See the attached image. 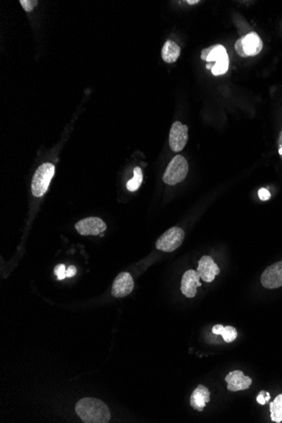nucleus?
Segmentation results:
<instances>
[{
	"label": "nucleus",
	"instance_id": "1",
	"mask_svg": "<svg viewBox=\"0 0 282 423\" xmlns=\"http://www.w3.org/2000/svg\"><path fill=\"white\" fill-rule=\"evenodd\" d=\"M76 412L85 423H107L110 420L109 407L95 398H84L76 403Z\"/></svg>",
	"mask_w": 282,
	"mask_h": 423
},
{
	"label": "nucleus",
	"instance_id": "2",
	"mask_svg": "<svg viewBox=\"0 0 282 423\" xmlns=\"http://www.w3.org/2000/svg\"><path fill=\"white\" fill-rule=\"evenodd\" d=\"M55 165L47 163L41 165L36 171L31 182V192L35 197L44 196L55 175Z\"/></svg>",
	"mask_w": 282,
	"mask_h": 423
},
{
	"label": "nucleus",
	"instance_id": "3",
	"mask_svg": "<svg viewBox=\"0 0 282 423\" xmlns=\"http://www.w3.org/2000/svg\"><path fill=\"white\" fill-rule=\"evenodd\" d=\"M188 172V165L185 158L181 155H176L167 166L163 182L168 185H175L184 181Z\"/></svg>",
	"mask_w": 282,
	"mask_h": 423
},
{
	"label": "nucleus",
	"instance_id": "4",
	"mask_svg": "<svg viewBox=\"0 0 282 423\" xmlns=\"http://www.w3.org/2000/svg\"><path fill=\"white\" fill-rule=\"evenodd\" d=\"M263 42L256 32H250L236 42V52L242 58L256 56L263 49Z\"/></svg>",
	"mask_w": 282,
	"mask_h": 423
},
{
	"label": "nucleus",
	"instance_id": "5",
	"mask_svg": "<svg viewBox=\"0 0 282 423\" xmlns=\"http://www.w3.org/2000/svg\"><path fill=\"white\" fill-rule=\"evenodd\" d=\"M184 232L182 228L174 226L163 233L155 242V248L160 251L170 253L176 250L184 242Z\"/></svg>",
	"mask_w": 282,
	"mask_h": 423
},
{
	"label": "nucleus",
	"instance_id": "6",
	"mask_svg": "<svg viewBox=\"0 0 282 423\" xmlns=\"http://www.w3.org/2000/svg\"><path fill=\"white\" fill-rule=\"evenodd\" d=\"M261 283L267 289L282 287V261L273 263L265 270L261 275Z\"/></svg>",
	"mask_w": 282,
	"mask_h": 423
},
{
	"label": "nucleus",
	"instance_id": "7",
	"mask_svg": "<svg viewBox=\"0 0 282 423\" xmlns=\"http://www.w3.org/2000/svg\"><path fill=\"white\" fill-rule=\"evenodd\" d=\"M76 229L80 235H100L107 229V225L98 217L82 219L76 224Z\"/></svg>",
	"mask_w": 282,
	"mask_h": 423
},
{
	"label": "nucleus",
	"instance_id": "8",
	"mask_svg": "<svg viewBox=\"0 0 282 423\" xmlns=\"http://www.w3.org/2000/svg\"><path fill=\"white\" fill-rule=\"evenodd\" d=\"M188 126L182 125L180 122H175L170 130V147L174 152L183 151L188 141Z\"/></svg>",
	"mask_w": 282,
	"mask_h": 423
},
{
	"label": "nucleus",
	"instance_id": "9",
	"mask_svg": "<svg viewBox=\"0 0 282 423\" xmlns=\"http://www.w3.org/2000/svg\"><path fill=\"white\" fill-rule=\"evenodd\" d=\"M134 287V280L130 273H120L113 281L112 294L115 297H124L130 295Z\"/></svg>",
	"mask_w": 282,
	"mask_h": 423
},
{
	"label": "nucleus",
	"instance_id": "10",
	"mask_svg": "<svg viewBox=\"0 0 282 423\" xmlns=\"http://www.w3.org/2000/svg\"><path fill=\"white\" fill-rule=\"evenodd\" d=\"M197 272L201 280L209 283L213 281L216 276L220 274V269L212 257L205 255L199 261Z\"/></svg>",
	"mask_w": 282,
	"mask_h": 423
},
{
	"label": "nucleus",
	"instance_id": "11",
	"mask_svg": "<svg viewBox=\"0 0 282 423\" xmlns=\"http://www.w3.org/2000/svg\"><path fill=\"white\" fill-rule=\"evenodd\" d=\"M200 280V276L197 271L193 270L186 271L182 278V293L188 298L195 297L197 293V287L202 286Z\"/></svg>",
	"mask_w": 282,
	"mask_h": 423
},
{
	"label": "nucleus",
	"instance_id": "12",
	"mask_svg": "<svg viewBox=\"0 0 282 423\" xmlns=\"http://www.w3.org/2000/svg\"><path fill=\"white\" fill-rule=\"evenodd\" d=\"M225 381L227 383L228 391H233V392L248 390L253 382L251 378L245 376L243 373L239 370L229 373L226 375Z\"/></svg>",
	"mask_w": 282,
	"mask_h": 423
},
{
	"label": "nucleus",
	"instance_id": "13",
	"mask_svg": "<svg viewBox=\"0 0 282 423\" xmlns=\"http://www.w3.org/2000/svg\"><path fill=\"white\" fill-rule=\"evenodd\" d=\"M210 400V393L205 385L200 384L192 393L190 397V406L192 408L203 412L205 404L209 403Z\"/></svg>",
	"mask_w": 282,
	"mask_h": 423
},
{
	"label": "nucleus",
	"instance_id": "14",
	"mask_svg": "<svg viewBox=\"0 0 282 423\" xmlns=\"http://www.w3.org/2000/svg\"><path fill=\"white\" fill-rule=\"evenodd\" d=\"M180 52H181V48L179 45L172 41L167 40L163 46L162 57L166 63L172 64L179 59Z\"/></svg>",
	"mask_w": 282,
	"mask_h": 423
},
{
	"label": "nucleus",
	"instance_id": "15",
	"mask_svg": "<svg viewBox=\"0 0 282 423\" xmlns=\"http://www.w3.org/2000/svg\"><path fill=\"white\" fill-rule=\"evenodd\" d=\"M212 333L215 334H221L224 341L226 343H231L235 341L238 337V332L235 327L217 325L212 328Z\"/></svg>",
	"mask_w": 282,
	"mask_h": 423
},
{
	"label": "nucleus",
	"instance_id": "16",
	"mask_svg": "<svg viewBox=\"0 0 282 423\" xmlns=\"http://www.w3.org/2000/svg\"><path fill=\"white\" fill-rule=\"evenodd\" d=\"M271 418L274 422H282V394L270 403Z\"/></svg>",
	"mask_w": 282,
	"mask_h": 423
},
{
	"label": "nucleus",
	"instance_id": "17",
	"mask_svg": "<svg viewBox=\"0 0 282 423\" xmlns=\"http://www.w3.org/2000/svg\"><path fill=\"white\" fill-rule=\"evenodd\" d=\"M143 181V174L141 171L140 167H136L134 169V178L130 179V181L128 182L127 186L128 190L130 192H134V191L138 190L141 184Z\"/></svg>",
	"mask_w": 282,
	"mask_h": 423
},
{
	"label": "nucleus",
	"instance_id": "18",
	"mask_svg": "<svg viewBox=\"0 0 282 423\" xmlns=\"http://www.w3.org/2000/svg\"><path fill=\"white\" fill-rule=\"evenodd\" d=\"M20 3H21V5H22L24 10H26V12L32 11L33 9L38 5V1H36V0H34V1H31V0H21Z\"/></svg>",
	"mask_w": 282,
	"mask_h": 423
},
{
	"label": "nucleus",
	"instance_id": "19",
	"mask_svg": "<svg viewBox=\"0 0 282 423\" xmlns=\"http://www.w3.org/2000/svg\"><path fill=\"white\" fill-rule=\"evenodd\" d=\"M55 274L58 277V280H64L66 278V268L64 265H59L55 269Z\"/></svg>",
	"mask_w": 282,
	"mask_h": 423
},
{
	"label": "nucleus",
	"instance_id": "20",
	"mask_svg": "<svg viewBox=\"0 0 282 423\" xmlns=\"http://www.w3.org/2000/svg\"><path fill=\"white\" fill-rule=\"evenodd\" d=\"M259 197L261 200L266 201V200H270L271 193H270V192H269L266 188H260L259 190Z\"/></svg>",
	"mask_w": 282,
	"mask_h": 423
},
{
	"label": "nucleus",
	"instance_id": "21",
	"mask_svg": "<svg viewBox=\"0 0 282 423\" xmlns=\"http://www.w3.org/2000/svg\"><path fill=\"white\" fill-rule=\"evenodd\" d=\"M76 268L75 266H68V269L66 270V277H73L74 275H76Z\"/></svg>",
	"mask_w": 282,
	"mask_h": 423
},
{
	"label": "nucleus",
	"instance_id": "22",
	"mask_svg": "<svg viewBox=\"0 0 282 423\" xmlns=\"http://www.w3.org/2000/svg\"><path fill=\"white\" fill-rule=\"evenodd\" d=\"M266 391H261V392H259V395H258V397H257V401H258V403H259V404H266Z\"/></svg>",
	"mask_w": 282,
	"mask_h": 423
},
{
	"label": "nucleus",
	"instance_id": "23",
	"mask_svg": "<svg viewBox=\"0 0 282 423\" xmlns=\"http://www.w3.org/2000/svg\"><path fill=\"white\" fill-rule=\"evenodd\" d=\"M278 146H279V154L281 156L282 159V130L280 133V136H279V140H278Z\"/></svg>",
	"mask_w": 282,
	"mask_h": 423
},
{
	"label": "nucleus",
	"instance_id": "24",
	"mask_svg": "<svg viewBox=\"0 0 282 423\" xmlns=\"http://www.w3.org/2000/svg\"><path fill=\"white\" fill-rule=\"evenodd\" d=\"M187 3H188V5H196V4H198V3H200V1H199V0H188V1H187Z\"/></svg>",
	"mask_w": 282,
	"mask_h": 423
}]
</instances>
